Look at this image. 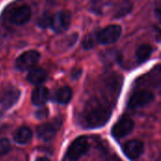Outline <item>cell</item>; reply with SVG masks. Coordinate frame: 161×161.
I'll list each match as a JSON object with an SVG mask.
<instances>
[{"label": "cell", "mask_w": 161, "mask_h": 161, "mask_svg": "<svg viewBox=\"0 0 161 161\" xmlns=\"http://www.w3.org/2000/svg\"><path fill=\"white\" fill-rule=\"evenodd\" d=\"M60 125H61V121L58 119L39 125L37 127L38 138L44 142H48L52 140L58 133V129L60 128Z\"/></svg>", "instance_id": "8992f818"}, {"label": "cell", "mask_w": 161, "mask_h": 161, "mask_svg": "<svg viewBox=\"0 0 161 161\" xmlns=\"http://www.w3.org/2000/svg\"><path fill=\"white\" fill-rule=\"evenodd\" d=\"M81 73H82V70H81V69H78V68L74 69V70L72 71V75H71V76H72V78L76 79V78H78V77L80 76Z\"/></svg>", "instance_id": "7402d4cb"}, {"label": "cell", "mask_w": 161, "mask_h": 161, "mask_svg": "<svg viewBox=\"0 0 161 161\" xmlns=\"http://www.w3.org/2000/svg\"><path fill=\"white\" fill-rule=\"evenodd\" d=\"M96 42H97V33L96 34L95 33H90L83 40V42H82L83 48L87 49V50L92 49L95 46Z\"/></svg>", "instance_id": "ac0fdd59"}, {"label": "cell", "mask_w": 161, "mask_h": 161, "mask_svg": "<svg viewBox=\"0 0 161 161\" xmlns=\"http://www.w3.org/2000/svg\"><path fill=\"white\" fill-rule=\"evenodd\" d=\"M31 17V9L27 5H22L13 8L9 12L8 20L16 25H23L29 21Z\"/></svg>", "instance_id": "ba28073f"}, {"label": "cell", "mask_w": 161, "mask_h": 161, "mask_svg": "<svg viewBox=\"0 0 161 161\" xmlns=\"http://www.w3.org/2000/svg\"><path fill=\"white\" fill-rule=\"evenodd\" d=\"M47 114H48V111H47L45 108H42V109H40V110L36 113V115H37V117H38L39 119L45 118V117L47 116Z\"/></svg>", "instance_id": "44dd1931"}, {"label": "cell", "mask_w": 161, "mask_h": 161, "mask_svg": "<svg viewBox=\"0 0 161 161\" xmlns=\"http://www.w3.org/2000/svg\"><path fill=\"white\" fill-rule=\"evenodd\" d=\"M123 150L128 158L134 160L139 158L142 155L144 151V144L142 143V142L138 140L129 141L124 145Z\"/></svg>", "instance_id": "30bf717a"}, {"label": "cell", "mask_w": 161, "mask_h": 161, "mask_svg": "<svg viewBox=\"0 0 161 161\" xmlns=\"http://www.w3.org/2000/svg\"><path fill=\"white\" fill-rule=\"evenodd\" d=\"M19 96H20V92L19 91H16V90L9 91L8 92H7V94L5 95V97L1 101L2 107H4L6 108L11 107L18 100Z\"/></svg>", "instance_id": "2e32d148"}, {"label": "cell", "mask_w": 161, "mask_h": 161, "mask_svg": "<svg viewBox=\"0 0 161 161\" xmlns=\"http://www.w3.org/2000/svg\"><path fill=\"white\" fill-rule=\"evenodd\" d=\"M72 96H73V92H72L71 88L66 86V87H62V88L58 89V91H56L52 96V100L58 104L64 105V104H68L71 101Z\"/></svg>", "instance_id": "4fadbf2b"}, {"label": "cell", "mask_w": 161, "mask_h": 161, "mask_svg": "<svg viewBox=\"0 0 161 161\" xmlns=\"http://www.w3.org/2000/svg\"><path fill=\"white\" fill-rule=\"evenodd\" d=\"M153 52V47L150 44H142L136 51V58L139 63L145 62L151 56Z\"/></svg>", "instance_id": "9a60e30c"}, {"label": "cell", "mask_w": 161, "mask_h": 161, "mask_svg": "<svg viewBox=\"0 0 161 161\" xmlns=\"http://www.w3.org/2000/svg\"><path fill=\"white\" fill-rule=\"evenodd\" d=\"M71 13L68 10H59L51 17L50 26L56 33L66 31L71 25Z\"/></svg>", "instance_id": "277c9868"}, {"label": "cell", "mask_w": 161, "mask_h": 161, "mask_svg": "<svg viewBox=\"0 0 161 161\" xmlns=\"http://www.w3.org/2000/svg\"><path fill=\"white\" fill-rule=\"evenodd\" d=\"M111 110L109 107L98 99L90 100L80 116L81 124L87 128H98L104 126L110 119Z\"/></svg>", "instance_id": "6da1fadb"}, {"label": "cell", "mask_w": 161, "mask_h": 161, "mask_svg": "<svg viewBox=\"0 0 161 161\" xmlns=\"http://www.w3.org/2000/svg\"><path fill=\"white\" fill-rule=\"evenodd\" d=\"M133 128H134V122L131 119L125 117L119 120L113 125L111 129V134L115 139L119 140L130 134Z\"/></svg>", "instance_id": "9c48e42d"}, {"label": "cell", "mask_w": 161, "mask_h": 161, "mask_svg": "<svg viewBox=\"0 0 161 161\" xmlns=\"http://www.w3.org/2000/svg\"><path fill=\"white\" fill-rule=\"evenodd\" d=\"M48 96H49L48 90L43 86H39L32 92L31 100H32V103L35 106L41 107V106L44 105L47 102Z\"/></svg>", "instance_id": "7c38bea8"}, {"label": "cell", "mask_w": 161, "mask_h": 161, "mask_svg": "<svg viewBox=\"0 0 161 161\" xmlns=\"http://www.w3.org/2000/svg\"><path fill=\"white\" fill-rule=\"evenodd\" d=\"M36 161H50L48 158H37V160Z\"/></svg>", "instance_id": "603a6c76"}, {"label": "cell", "mask_w": 161, "mask_h": 161, "mask_svg": "<svg viewBox=\"0 0 161 161\" xmlns=\"http://www.w3.org/2000/svg\"><path fill=\"white\" fill-rule=\"evenodd\" d=\"M155 99V95L146 90H141L132 94L128 101V107L130 108H143L150 103H152Z\"/></svg>", "instance_id": "52a82bcc"}, {"label": "cell", "mask_w": 161, "mask_h": 161, "mask_svg": "<svg viewBox=\"0 0 161 161\" xmlns=\"http://www.w3.org/2000/svg\"><path fill=\"white\" fill-rule=\"evenodd\" d=\"M41 55L36 50H28L23 53L20 57L17 58L15 61V67L19 71H27L34 68L38 63Z\"/></svg>", "instance_id": "5b68a950"}, {"label": "cell", "mask_w": 161, "mask_h": 161, "mask_svg": "<svg viewBox=\"0 0 161 161\" xmlns=\"http://www.w3.org/2000/svg\"><path fill=\"white\" fill-rule=\"evenodd\" d=\"M122 35V27L119 25H110L97 33V42L107 45L114 43Z\"/></svg>", "instance_id": "3957f363"}, {"label": "cell", "mask_w": 161, "mask_h": 161, "mask_svg": "<svg viewBox=\"0 0 161 161\" xmlns=\"http://www.w3.org/2000/svg\"><path fill=\"white\" fill-rule=\"evenodd\" d=\"M90 144L87 137H78L70 144L66 153V157L70 161L78 160L88 152Z\"/></svg>", "instance_id": "7a4b0ae2"}, {"label": "cell", "mask_w": 161, "mask_h": 161, "mask_svg": "<svg viewBox=\"0 0 161 161\" xmlns=\"http://www.w3.org/2000/svg\"><path fill=\"white\" fill-rule=\"evenodd\" d=\"M10 150V143L7 139H0V156H4Z\"/></svg>", "instance_id": "ffe728a7"}, {"label": "cell", "mask_w": 161, "mask_h": 161, "mask_svg": "<svg viewBox=\"0 0 161 161\" xmlns=\"http://www.w3.org/2000/svg\"><path fill=\"white\" fill-rule=\"evenodd\" d=\"M132 3L129 1V0H125L117 8L116 12H115V15L114 17L115 18H122L125 15H127L131 10H132Z\"/></svg>", "instance_id": "e0dca14e"}, {"label": "cell", "mask_w": 161, "mask_h": 161, "mask_svg": "<svg viewBox=\"0 0 161 161\" xmlns=\"http://www.w3.org/2000/svg\"><path fill=\"white\" fill-rule=\"evenodd\" d=\"M47 77H48V74L44 69L32 68L29 71V73L26 76V79L29 83H31L33 85H41L44 81H46Z\"/></svg>", "instance_id": "8fae6325"}, {"label": "cell", "mask_w": 161, "mask_h": 161, "mask_svg": "<svg viewBox=\"0 0 161 161\" xmlns=\"http://www.w3.org/2000/svg\"><path fill=\"white\" fill-rule=\"evenodd\" d=\"M51 15L49 14V12H43L41 17L38 20V25L42 28H46L48 26H50V23H51Z\"/></svg>", "instance_id": "d6986e66"}, {"label": "cell", "mask_w": 161, "mask_h": 161, "mask_svg": "<svg viewBox=\"0 0 161 161\" xmlns=\"http://www.w3.org/2000/svg\"><path fill=\"white\" fill-rule=\"evenodd\" d=\"M92 1L93 3H98V2H100L101 0H92Z\"/></svg>", "instance_id": "cb8c5ba5"}, {"label": "cell", "mask_w": 161, "mask_h": 161, "mask_svg": "<svg viewBox=\"0 0 161 161\" xmlns=\"http://www.w3.org/2000/svg\"><path fill=\"white\" fill-rule=\"evenodd\" d=\"M13 139L19 144H26L32 139V131L26 126H21L14 132Z\"/></svg>", "instance_id": "5bb4252c"}]
</instances>
